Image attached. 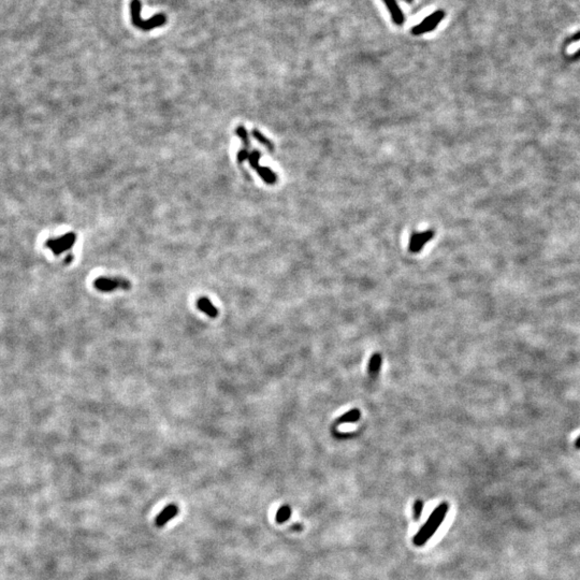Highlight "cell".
I'll return each mask as SVG.
<instances>
[{"label": "cell", "instance_id": "6da1fadb", "mask_svg": "<svg viewBox=\"0 0 580 580\" xmlns=\"http://www.w3.org/2000/svg\"><path fill=\"white\" fill-rule=\"evenodd\" d=\"M449 510L448 503L443 502L437 508L434 509L426 522L421 526L419 531L414 536L413 543L417 547H422V546L431 540V537L437 532L440 525L444 521V518L446 517Z\"/></svg>", "mask_w": 580, "mask_h": 580}, {"label": "cell", "instance_id": "7a4b0ae2", "mask_svg": "<svg viewBox=\"0 0 580 580\" xmlns=\"http://www.w3.org/2000/svg\"><path fill=\"white\" fill-rule=\"evenodd\" d=\"M142 5L140 0H132L130 3V14L132 24L136 28L144 31H149L160 26H164L167 22L165 14H157L149 20H143L141 16Z\"/></svg>", "mask_w": 580, "mask_h": 580}, {"label": "cell", "instance_id": "3957f363", "mask_svg": "<svg viewBox=\"0 0 580 580\" xmlns=\"http://www.w3.org/2000/svg\"><path fill=\"white\" fill-rule=\"evenodd\" d=\"M93 287L100 293H113L115 290H130L132 287L131 281L125 277H110V276H99L93 280Z\"/></svg>", "mask_w": 580, "mask_h": 580}, {"label": "cell", "instance_id": "277c9868", "mask_svg": "<svg viewBox=\"0 0 580 580\" xmlns=\"http://www.w3.org/2000/svg\"><path fill=\"white\" fill-rule=\"evenodd\" d=\"M75 241H76V234L73 232H69L56 238H50V240L45 242V246L52 251L54 255L58 256L72 249Z\"/></svg>", "mask_w": 580, "mask_h": 580}, {"label": "cell", "instance_id": "5b68a950", "mask_svg": "<svg viewBox=\"0 0 580 580\" xmlns=\"http://www.w3.org/2000/svg\"><path fill=\"white\" fill-rule=\"evenodd\" d=\"M445 18V12L443 10H438L428 18H425L420 24L416 25L415 27L412 28V35L414 36H421L423 33L431 32L437 28L440 23Z\"/></svg>", "mask_w": 580, "mask_h": 580}, {"label": "cell", "instance_id": "8992f818", "mask_svg": "<svg viewBox=\"0 0 580 580\" xmlns=\"http://www.w3.org/2000/svg\"><path fill=\"white\" fill-rule=\"evenodd\" d=\"M433 235H434L433 231H426L423 233H414L411 237V240H409V252L413 254L419 253L423 249L424 244L428 241L432 240Z\"/></svg>", "mask_w": 580, "mask_h": 580}, {"label": "cell", "instance_id": "52a82bcc", "mask_svg": "<svg viewBox=\"0 0 580 580\" xmlns=\"http://www.w3.org/2000/svg\"><path fill=\"white\" fill-rule=\"evenodd\" d=\"M177 514H178L177 505L173 504V503L172 504H169L161 510L160 514L155 518V525L158 527L166 525L170 520H172L174 517H176Z\"/></svg>", "mask_w": 580, "mask_h": 580}, {"label": "cell", "instance_id": "ba28073f", "mask_svg": "<svg viewBox=\"0 0 580 580\" xmlns=\"http://www.w3.org/2000/svg\"><path fill=\"white\" fill-rule=\"evenodd\" d=\"M196 306L197 309L204 313L210 318H217L218 317V310L216 306L212 303V301L208 297H200L199 299L196 301Z\"/></svg>", "mask_w": 580, "mask_h": 580}, {"label": "cell", "instance_id": "9c48e42d", "mask_svg": "<svg viewBox=\"0 0 580 580\" xmlns=\"http://www.w3.org/2000/svg\"><path fill=\"white\" fill-rule=\"evenodd\" d=\"M383 3H385L386 7L388 8V10L391 14V18L394 20V22L401 26V25H403L405 22V16L401 11L400 7L397 4V0H383Z\"/></svg>", "mask_w": 580, "mask_h": 580}, {"label": "cell", "instance_id": "30bf717a", "mask_svg": "<svg viewBox=\"0 0 580 580\" xmlns=\"http://www.w3.org/2000/svg\"><path fill=\"white\" fill-rule=\"evenodd\" d=\"M381 364H382L381 355L378 353L373 354L371 357V359L369 360V365H368V373H369L370 377L376 378L378 376V374H379L380 369H381Z\"/></svg>", "mask_w": 580, "mask_h": 580}, {"label": "cell", "instance_id": "8fae6325", "mask_svg": "<svg viewBox=\"0 0 580 580\" xmlns=\"http://www.w3.org/2000/svg\"><path fill=\"white\" fill-rule=\"evenodd\" d=\"M360 417H361V412H360L358 408H354V409H352V411H349V412H347V413H345V414H343L342 416H341V417L339 418V419H337L336 423H337V424H341V423H355V422H357V421H359Z\"/></svg>", "mask_w": 580, "mask_h": 580}, {"label": "cell", "instance_id": "7c38bea8", "mask_svg": "<svg viewBox=\"0 0 580 580\" xmlns=\"http://www.w3.org/2000/svg\"><path fill=\"white\" fill-rule=\"evenodd\" d=\"M256 171L258 172V174L260 175V177H261L262 180H263L264 182H266V183H268V184H270V185L276 183V181H277L276 174H275L274 172H273L271 169H269L268 167H261V166H260L257 170H256Z\"/></svg>", "mask_w": 580, "mask_h": 580}, {"label": "cell", "instance_id": "4fadbf2b", "mask_svg": "<svg viewBox=\"0 0 580 580\" xmlns=\"http://www.w3.org/2000/svg\"><path fill=\"white\" fill-rule=\"evenodd\" d=\"M292 516V508L289 505H283L279 507L276 513V522L277 523H284Z\"/></svg>", "mask_w": 580, "mask_h": 580}, {"label": "cell", "instance_id": "5bb4252c", "mask_svg": "<svg viewBox=\"0 0 580 580\" xmlns=\"http://www.w3.org/2000/svg\"><path fill=\"white\" fill-rule=\"evenodd\" d=\"M253 135H254V138H255L256 140H257L258 142H260L261 144H263L264 147L268 148L270 151L274 150V147H273V144L271 143V141H270L269 139H267L266 136H264L260 131L255 129V130L253 131Z\"/></svg>", "mask_w": 580, "mask_h": 580}, {"label": "cell", "instance_id": "9a60e30c", "mask_svg": "<svg viewBox=\"0 0 580 580\" xmlns=\"http://www.w3.org/2000/svg\"><path fill=\"white\" fill-rule=\"evenodd\" d=\"M423 505H424V504H423V502H422L421 500H417V501L414 503V506H413V516H414V519L416 520V521H418V520L420 519V517H421V515H422Z\"/></svg>", "mask_w": 580, "mask_h": 580}, {"label": "cell", "instance_id": "2e32d148", "mask_svg": "<svg viewBox=\"0 0 580 580\" xmlns=\"http://www.w3.org/2000/svg\"><path fill=\"white\" fill-rule=\"evenodd\" d=\"M260 156H261L260 153H259L257 150L253 151V152L251 153V154H250V156H249L250 164H251V166H252L255 170H257V169L260 167V166H259Z\"/></svg>", "mask_w": 580, "mask_h": 580}, {"label": "cell", "instance_id": "e0dca14e", "mask_svg": "<svg viewBox=\"0 0 580 580\" xmlns=\"http://www.w3.org/2000/svg\"><path fill=\"white\" fill-rule=\"evenodd\" d=\"M236 134H237L238 138H240V139L244 142V144L246 145V147H249V145H250L249 133H247L246 129H245V128H244L243 126H238V127L236 128Z\"/></svg>", "mask_w": 580, "mask_h": 580}, {"label": "cell", "instance_id": "ac0fdd59", "mask_svg": "<svg viewBox=\"0 0 580 580\" xmlns=\"http://www.w3.org/2000/svg\"><path fill=\"white\" fill-rule=\"evenodd\" d=\"M249 156H250L249 151L245 150V149L241 150L240 152L237 153V160H238V163H243V161H245L246 159H249Z\"/></svg>", "mask_w": 580, "mask_h": 580}, {"label": "cell", "instance_id": "d6986e66", "mask_svg": "<svg viewBox=\"0 0 580 580\" xmlns=\"http://www.w3.org/2000/svg\"><path fill=\"white\" fill-rule=\"evenodd\" d=\"M578 51H580V40L574 42V43L570 44L567 49L568 54H575L578 52Z\"/></svg>", "mask_w": 580, "mask_h": 580}, {"label": "cell", "instance_id": "ffe728a7", "mask_svg": "<svg viewBox=\"0 0 580 580\" xmlns=\"http://www.w3.org/2000/svg\"><path fill=\"white\" fill-rule=\"evenodd\" d=\"M290 528H292V530H294V531H301V530H302V525H301V524H296V525H293Z\"/></svg>", "mask_w": 580, "mask_h": 580}, {"label": "cell", "instance_id": "44dd1931", "mask_svg": "<svg viewBox=\"0 0 580 580\" xmlns=\"http://www.w3.org/2000/svg\"><path fill=\"white\" fill-rule=\"evenodd\" d=\"M405 2H407V3H412L413 0H405Z\"/></svg>", "mask_w": 580, "mask_h": 580}]
</instances>
